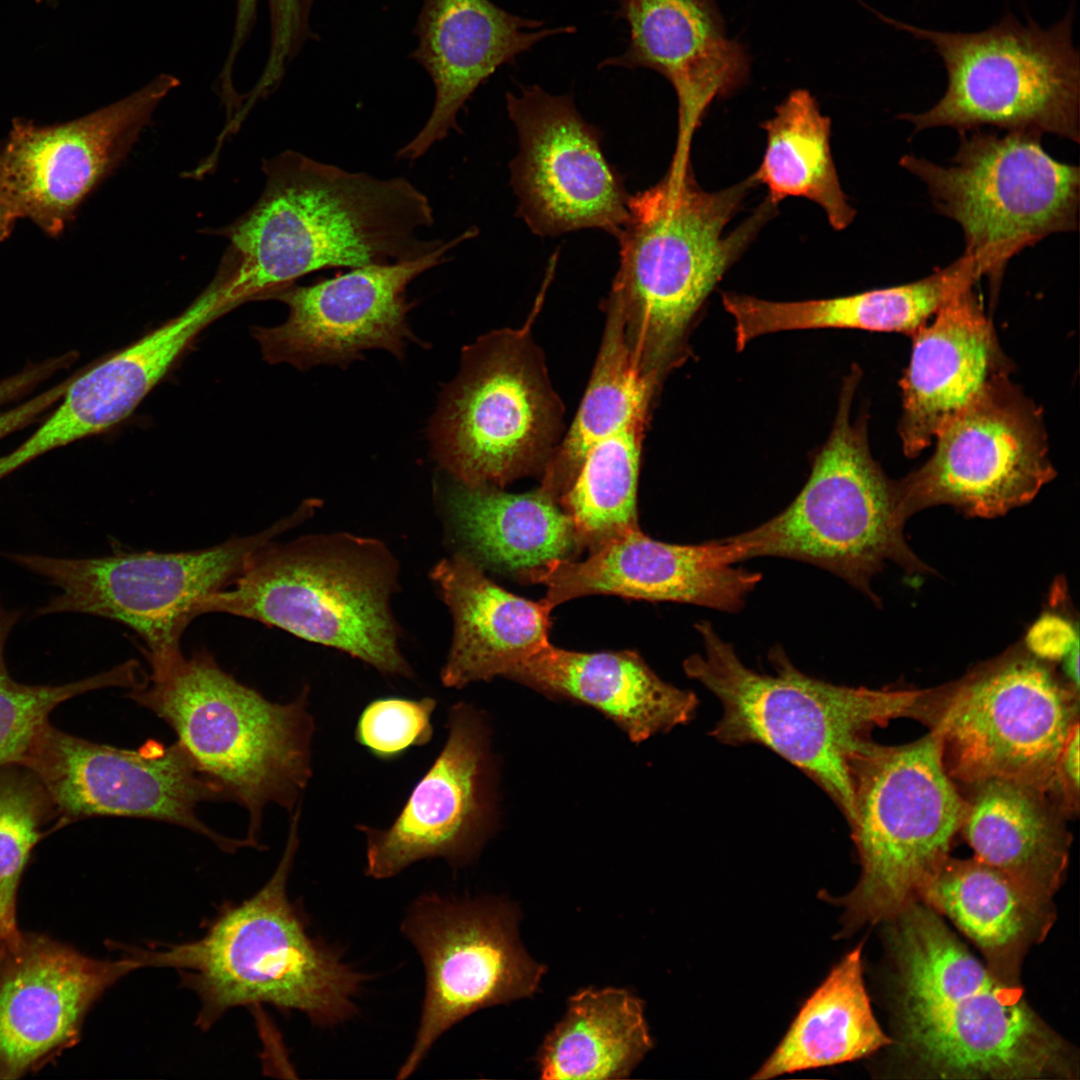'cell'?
I'll list each match as a JSON object with an SVG mask.
<instances>
[{"mask_svg":"<svg viewBox=\"0 0 1080 1080\" xmlns=\"http://www.w3.org/2000/svg\"><path fill=\"white\" fill-rule=\"evenodd\" d=\"M859 377L853 368L846 378L832 431L795 499L759 526L724 538L734 563L763 556L798 560L871 597V578L887 560L910 572L926 570L904 540L895 481L870 453L864 418L851 421Z\"/></svg>","mask_w":1080,"mask_h":1080,"instance_id":"9c48e42d","label":"cell"},{"mask_svg":"<svg viewBox=\"0 0 1080 1080\" xmlns=\"http://www.w3.org/2000/svg\"><path fill=\"white\" fill-rule=\"evenodd\" d=\"M539 20L511 14L490 0H424L412 57L427 71L435 87L432 112L422 129L398 152L414 161L454 130L459 111L478 86L503 64L547 37L574 33L565 26L535 30Z\"/></svg>","mask_w":1080,"mask_h":1080,"instance_id":"cb8c5ba5","label":"cell"},{"mask_svg":"<svg viewBox=\"0 0 1080 1080\" xmlns=\"http://www.w3.org/2000/svg\"><path fill=\"white\" fill-rule=\"evenodd\" d=\"M918 900L948 917L978 947L990 971L1011 985H1019L1024 957L1056 919L1052 901L974 857H948L922 885Z\"/></svg>","mask_w":1080,"mask_h":1080,"instance_id":"4dcf8cb0","label":"cell"},{"mask_svg":"<svg viewBox=\"0 0 1080 1080\" xmlns=\"http://www.w3.org/2000/svg\"><path fill=\"white\" fill-rule=\"evenodd\" d=\"M617 18L626 21V51L603 67L647 68L670 82L678 101V134L673 158L690 159L693 135L711 103L747 80L745 48L728 37L715 0H617Z\"/></svg>","mask_w":1080,"mask_h":1080,"instance_id":"603a6c76","label":"cell"},{"mask_svg":"<svg viewBox=\"0 0 1080 1080\" xmlns=\"http://www.w3.org/2000/svg\"><path fill=\"white\" fill-rule=\"evenodd\" d=\"M18 394V387L16 383L10 379L0 383V406L8 400L16 397Z\"/></svg>","mask_w":1080,"mask_h":1080,"instance_id":"bcb514c9","label":"cell"},{"mask_svg":"<svg viewBox=\"0 0 1080 1080\" xmlns=\"http://www.w3.org/2000/svg\"><path fill=\"white\" fill-rule=\"evenodd\" d=\"M646 420L633 422L595 443L559 502L589 552L638 528L637 487Z\"/></svg>","mask_w":1080,"mask_h":1080,"instance_id":"74e56055","label":"cell"},{"mask_svg":"<svg viewBox=\"0 0 1080 1080\" xmlns=\"http://www.w3.org/2000/svg\"><path fill=\"white\" fill-rule=\"evenodd\" d=\"M972 260L962 254L945 268L920 280L848 296L793 302L724 293L726 311L735 322L736 346L772 332L848 328L914 334L963 284L978 281Z\"/></svg>","mask_w":1080,"mask_h":1080,"instance_id":"1f68e13d","label":"cell"},{"mask_svg":"<svg viewBox=\"0 0 1080 1080\" xmlns=\"http://www.w3.org/2000/svg\"><path fill=\"white\" fill-rule=\"evenodd\" d=\"M767 143L762 162L751 176L767 187L774 206L787 197L813 201L835 230L848 227L855 209L841 188L830 149V119L805 89L792 91L762 123Z\"/></svg>","mask_w":1080,"mask_h":1080,"instance_id":"8d00e7d4","label":"cell"},{"mask_svg":"<svg viewBox=\"0 0 1080 1080\" xmlns=\"http://www.w3.org/2000/svg\"><path fill=\"white\" fill-rule=\"evenodd\" d=\"M0 980V1062L20 1073L72 1040L93 1003L138 969L126 956L102 960L49 940L25 941Z\"/></svg>","mask_w":1080,"mask_h":1080,"instance_id":"484cf974","label":"cell"},{"mask_svg":"<svg viewBox=\"0 0 1080 1080\" xmlns=\"http://www.w3.org/2000/svg\"><path fill=\"white\" fill-rule=\"evenodd\" d=\"M309 687L273 702L223 670L205 649L150 669L128 698L163 720L198 768L248 814L247 839L262 848L265 809L290 815L313 776L316 731Z\"/></svg>","mask_w":1080,"mask_h":1080,"instance_id":"8992f818","label":"cell"},{"mask_svg":"<svg viewBox=\"0 0 1080 1080\" xmlns=\"http://www.w3.org/2000/svg\"><path fill=\"white\" fill-rule=\"evenodd\" d=\"M849 827L861 874L839 899L845 930L892 920L950 857L967 800L947 773L929 731L901 745L866 741L850 763Z\"/></svg>","mask_w":1080,"mask_h":1080,"instance_id":"ba28073f","label":"cell"},{"mask_svg":"<svg viewBox=\"0 0 1080 1080\" xmlns=\"http://www.w3.org/2000/svg\"><path fill=\"white\" fill-rule=\"evenodd\" d=\"M960 832L974 858L1052 901L1068 866L1071 817L1046 790L1007 779L969 786Z\"/></svg>","mask_w":1080,"mask_h":1080,"instance_id":"f546056e","label":"cell"},{"mask_svg":"<svg viewBox=\"0 0 1080 1080\" xmlns=\"http://www.w3.org/2000/svg\"><path fill=\"white\" fill-rule=\"evenodd\" d=\"M15 612L0 604V768L20 765L52 711L83 693L107 688L131 689L141 677V666L130 659L97 675L61 685H27L14 680L4 659L7 637L17 620Z\"/></svg>","mask_w":1080,"mask_h":1080,"instance_id":"ab89813d","label":"cell"},{"mask_svg":"<svg viewBox=\"0 0 1080 1080\" xmlns=\"http://www.w3.org/2000/svg\"><path fill=\"white\" fill-rule=\"evenodd\" d=\"M1072 632L1071 625L1063 619L1045 616L1031 628L1027 645L1031 653L1042 660H1064L1078 651Z\"/></svg>","mask_w":1080,"mask_h":1080,"instance_id":"b9f144b4","label":"cell"},{"mask_svg":"<svg viewBox=\"0 0 1080 1080\" xmlns=\"http://www.w3.org/2000/svg\"><path fill=\"white\" fill-rule=\"evenodd\" d=\"M605 327L588 386L576 415L541 474L540 488L559 503L585 455L602 438L648 420L656 389L641 374L618 308L605 301Z\"/></svg>","mask_w":1080,"mask_h":1080,"instance_id":"d590c367","label":"cell"},{"mask_svg":"<svg viewBox=\"0 0 1080 1080\" xmlns=\"http://www.w3.org/2000/svg\"><path fill=\"white\" fill-rule=\"evenodd\" d=\"M303 518L298 509L257 534L234 536L193 551H117L80 559L18 554L12 558L60 589L41 614L83 613L124 624L143 641L145 657L154 668L181 653V637L199 616L200 603L227 588L251 552Z\"/></svg>","mask_w":1080,"mask_h":1080,"instance_id":"5bb4252c","label":"cell"},{"mask_svg":"<svg viewBox=\"0 0 1080 1080\" xmlns=\"http://www.w3.org/2000/svg\"><path fill=\"white\" fill-rule=\"evenodd\" d=\"M56 820L54 805L39 779L27 768H0V961L21 947L16 922L18 885L36 844Z\"/></svg>","mask_w":1080,"mask_h":1080,"instance_id":"f35d334b","label":"cell"},{"mask_svg":"<svg viewBox=\"0 0 1080 1080\" xmlns=\"http://www.w3.org/2000/svg\"><path fill=\"white\" fill-rule=\"evenodd\" d=\"M68 383H62L0 415V438L30 422L63 397Z\"/></svg>","mask_w":1080,"mask_h":1080,"instance_id":"ee69618b","label":"cell"},{"mask_svg":"<svg viewBox=\"0 0 1080 1080\" xmlns=\"http://www.w3.org/2000/svg\"><path fill=\"white\" fill-rule=\"evenodd\" d=\"M931 457L895 481L902 514L951 505L995 517L1032 500L1055 477L1040 409L1005 377L936 435Z\"/></svg>","mask_w":1080,"mask_h":1080,"instance_id":"e0dca14e","label":"cell"},{"mask_svg":"<svg viewBox=\"0 0 1080 1080\" xmlns=\"http://www.w3.org/2000/svg\"><path fill=\"white\" fill-rule=\"evenodd\" d=\"M301 806L291 815L282 857L253 896L226 905L198 939L124 955L143 967L174 968L200 1000L196 1024L209 1029L229 1009L268 1004L299 1011L312 1024L332 1027L351 1019L367 976L309 935L290 902L287 883L299 847Z\"/></svg>","mask_w":1080,"mask_h":1080,"instance_id":"277c9868","label":"cell"},{"mask_svg":"<svg viewBox=\"0 0 1080 1080\" xmlns=\"http://www.w3.org/2000/svg\"><path fill=\"white\" fill-rule=\"evenodd\" d=\"M896 1045L913 1069L945 1079H1072V1048L920 900L892 920Z\"/></svg>","mask_w":1080,"mask_h":1080,"instance_id":"7a4b0ae2","label":"cell"},{"mask_svg":"<svg viewBox=\"0 0 1080 1080\" xmlns=\"http://www.w3.org/2000/svg\"><path fill=\"white\" fill-rule=\"evenodd\" d=\"M501 328L463 347L460 370L440 394L427 430L432 454L453 478L503 488L541 476L564 435V405L531 334Z\"/></svg>","mask_w":1080,"mask_h":1080,"instance_id":"30bf717a","label":"cell"},{"mask_svg":"<svg viewBox=\"0 0 1080 1080\" xmlns=\"http://www.w3.org/2000/svg\"><path fill=\"white\" fill-rule=\"evenodd\" d=\"M20 766L46 789L58 828L90 817H133L189 829L226 852L251 847L245 838L226 837L200 820V803L230 798L178 741L167 745L149 739L138 749H123L69 734L49 722Z\"/></svg>","mask_w":1080,"mask_h":1080,"instance_id":"9a60e30c","label":"cell"},{"mask_svg":"<svg viewBox=\"0 0 1080 1080\" xmlns=\"http://www.w3.org/2000/svg\"><path fill=\"white\" fill-rule=\"evenodd\" d=\"M445 505L473 554L516 576L551 561L575 559L583 550L571 517L540 488L512 494L456 481L445 493Z\"/></svg>","mask_w":1080,"mask_h":1080,"instance_id":"d6a6232c","label":"cell"},{"mask_svg":"<svg viewBox=\"0 0 1080 1080\" xmlns=\"http://www.w3.org/2000/svg\"><path fill=\"white\" fill-rule=\"evenodd\" d=\"M949 164L905 154L899 164L917 177L937 211L962 229L965 251L991 301L1009 261L1049 235L1078 227L1080 170L1043 148L1028 132L960 131Z\"/></svg>","mask_w":1080,"mask_h":1080,"instance_id":"8fae6325","label":"cell"},{"mask_svg":"<svg viewBox=\"0 0 1080 1080\" xmlns=\"http://www.w3.org/2000/svg\"><path fill=\"white\" fill-rule=\"evenodd\" d=\"M400 929L421 959L425 991L397 1079L411 1076L436 1041L470 1014L533 994L545 971L521 946L516 916L503 903L424 894Z\"/></svg>","mask_w":1080,"mask_h":1080,"instance_id":"2e32d148","label":"cell"},{"mask_svg":"<svg viewBox=\"0 0 1080 1080\" xmlns=\"http://www.w3.org/2000/svg\"><path fill=\"white\" fill-rule=\"evenodd\" d=\"M1050 794L1072 818L1079 809V725L1069 735L1059 756Z\"/></svg>","mask_w":1080,"mask_h":1080,"instance_id":"7bdbcfd3","label":"cell"},{"mask_svg":"<svg viewBox=\"0 0 1080 1080\" xmlns=\"http://www.w3.org/2000/svg\"><path fill=\"white\" fill-rule=\"evenodd\" d=\"M703 652L683 668L720 702L710 735L729 746H763L817 784L850 825V763L872 731L897 718L917 720L926 689H871L834 684L799 670L784 650L768 653L773 673L746 666L709 621L695 625Z\"/></svg>","mask_w":1080,"mask_h":1080,"instance_id":"5b68a950","label":"cell"},{"mask_svg":"<svg viewBox=\"0 0 1080 1080\" xmlns=\"http://www.w3.org/2000/svg\"><path fill=\"white\" fill-rule=\"evenodd\" d=\"M266 177L251 209L220 233L229 246L216 274L234 307L327 268L388 265L445 242L428 197L404 177L379 179L284 151L263 161Z\"/></svg>","mask_w":1080,"mask_h":1080,"instance_id":"6da1fadb","label":"cell"},{"mask_svg":"<svg viewBox=\"0 0 1080 1080\" xmlns=\"http://www.w3.org/2000/svg\"><path fill=\"white\" fill-rule=\"evenodd\" d=\"M397 570L389 550L375 539L333 534L270 540L249 554L227 588L200 603L198 613L278 627L383 674L412 678L389 605Z\"/></svg>","mask_w":1080,"mask_h":1080,"instance_id":"52a82bcc","label":"cell"},{"mask_svg":"<svg viewBox=\"0 0 1080 1080\" xmlns=\"http://www.w3.org/2000/svg\"><path fill=\"white\" fill-rule=\"evenodd\" d=\"M470 228L422 257L388 265L350 269L310 285L292 283L269 294L288 306L279 326L254 328L263 357L307 370L319 364L342 368L368 349H384L402 359L408 342L421 343L408 325L415 305L407 286L447 261L448 252L476 235Z\"/></svg>","mask_w":1080,"mask_h":1080,"instance_id":"d6986e66","label":"cell"},{"mask_svg":"<svg viewBox=\"0 0 1080 1080\" xmlns=\"http://www.w3.org/2000/svg\"><path fill=\"white\" fill-rule=\"evenodd\" d=\"M19 213L9 203L0 198V242L11 232Z\"/></svg>","mask_w":1080,"mask_h":1080,"instance_id":"f6af8a7d","label":"cell"},{"mask_svg":"<svg viewBox=\"0 0 1080 1080\" xmlns=\"http://www.w3.org/2000/svg\"><path fill=\"white\" fill-rule=\"evenodd\" d=\"M445 728L441 750L391 824L357 825L365 840L367 876L388 879L428 859L461 868L490 833L494 807L487 721L461 701L449 707Z\"/></svg>","mask_w":1080,"mask_h":1080,"instance_id":"ffe728a7","label":"cell"},{"mask_svg":"<svg viewBox=\"0 0 1080 1080\" xmlns=\"http://www.w3.org/2000/svg\"><path fill=\"white\" fill-rule=\"evenodd\" d=\"M755 184L750 176L706 191L690 163L671 161L657 184L629 197L616 236L619 268L606 300L618 308L637 366L656 389L680 360L695 314L775 207L767 200L726 233Z\"/></svg>","mask_w":1080,"mask_h":1080,"instance_id":"3957f363","label":"cell"},{"mask_svg":"<svg viewBox=\"0 0 1080 1080\" xmlns=\"http://www.w3.org/2000/svg\"><path fill=\"white\" fill-rule=\"evenodd\" d=\"M433 697L386 696L368 702L354 730L356 742L381 761H393L408 750L423 747L434 736Z\"/></svg>","mask_w":1080,"mask_h":1080,"instance_id":"60d3db41","label":"cell"},{"mask_svg":"<svg viewBox=\"0 0 1080 1080\" xmlns=\"http://www.w3.org/2000/svg\"><path fill=\"white\" fill-rule=\"evenodd\" d=\"M431 577L450 609L453 639L440 680L460 689L505 675L548 641L553 608L517 596L463 554L440 561Z\"/></svg>","mask_w":1080,"mask_h":1080,"instance_id":"f1b7e54d","label":"cell"},{"mask_svg":"<svg viewBox=\"0 0 1080 1080\" xmlns=\"http://www.w3.org/2000/svg\"><path fill=\"white\" fill-rule=\"evenodd\" d=\"M975 284L959 287L933 320L911 335V357L900 381L899 435L906 456L930 446L951 419L1008 377V361Z\"/></svg>","mask_w":1080,"mask_h":1080,"instance_id":"d4e9b609","label":"cell"},{"mask_svg":"<svg viewBox=\"0 0 1080 1080\" xmlns=\"http://www.w3.org/2000/svg\"><path fill=\"white\" fill-rule=\"evenodd\" d=\"M517 577L524 584L544 585V599L553 609L575 598L605 594L724 612L742 609L762 579L759 572L734 567L723 539L671 544L652 539L639 527L606 541L583 561H551Z\"/></svg>","mask_w":1080,"mask_h":1080,"instance_id":"7402d4cb","label":"cell"},{"mask_svg":"<svg viewBox=\"0 0 1080 1080\" xmlns=\"http://www.w3.org/2000/svg\"><path fill=\"white\" fill-rule=\"evenodd\" d=\"M862 946L847 953L804 1002L754 1079L842 1064L892 1045L865 988Z\"/></svg>","mask_w":1080,"mask_h":1080,"instance_id":"836d02e7","label":"cell"},{"mask_svg":"<svg viewBox=\"0 0 1080 1080\" xmlns=\"http://www.w3.org/2000/svg\"><path fill=\"white\" fill-rule=\"evenodd\" d=\"M876 14L929 42L947 71V88L934 106L898 116L915 132L991 125L1079 143V55L1072 43V10L1049 29L1031 19L1024 25L1008 14L976 33L924 29Z\"/></svg>","mask_w":1080,"mask_h":1080,"instance_id":"7c38bea8","label":"cell"},{"mask_svg":"<svg viewBox=\"0 0 1080 1080\" xmlns=\"http://www.w3.org/2000/svg\"><path fill=\"white\" fill-rule=\"evenodd\" d=\"M652 1047L640 999L624 989H585L546 1037L543 1079H621Z\"/></svg>","mask_w":1080,"mask_h":1080,"instance_id":"e575fe53","label":"cell"},{"mask_svg":"<svg viewBox=\"0 0 1080 1080\" xmlns=\"http://www.w3.org/2000/svg\"><path fill=\"white\" fill-rule=\"evenodd\" d=\"M505 677L595 708L635 743L688 724L699 706L694 692L665 682L631 650L577 652L548 643Z\"/></svg>","mask_w":1080,"mask_h":1080,"instance_id":"83f0119b","label":"cell"},{"mask_svg":"<svg viewBox=\"0 0 1080 1080\" xmlns=\"http://www.w3.org/2000/svg\"><path fill=\"white\" fill-rule=\"evenodd\" d=\"M231 309L210 283L180 315L73 380L49 419L0 459V479L52 449L127 418L195 336Z\"/></svg>","mask_w":1080,"mask_h":1080,"instance_id":"4316f807","label":"cell"},{"mask_svg":"<svg viewBox=\"0 0 1080 1080\" xmlns=\"http://www.w3.org/2000/svg\"><path fill=\"white\" fill-rule=\"evenodd\" d=\"M1078 694L1048 663L1018 649L927 689L918 721L938 737L954 782L1007 779L1050 793L1061 751L1079 725Z\"/></svg>","mask_w":1080,"mask_h":1080,"instance_id":"4fadbf2b","label":"cell"},{"mask_svg":"<svg viewBox=\"0 0 1080 1080\" xmlns=\"http://www.w3.org/2000/svg\"><path fill=\"white\" fill-rule=\"evenodd\" d=\"M520 91L506 94L519 138L510 163L519 216L540 236L597 228L616 237L630 195L604 156L599 130L582 118L571 95H551L538 85Z\"/></svg>","mask_w":1080,"mask_h":1080,"instance_id":"ac0fdd59","label":"cell"},{"mask_svg":"<svg viewBox=\"0 0 1080 1080\" xmlns=\"http://www.w3.org/2000/svg\"><path fill=\"white\" fill-rule=\"evenodd\" d=\"M180 80L160 74L132 94L71 122L14 121L0 151V198L57 235L92 188L129 153Z\"/></svg>","mask_w":1080,"mask_h":1080,"instance_id":"44dd1931","label":"cell"}]
</instances>
